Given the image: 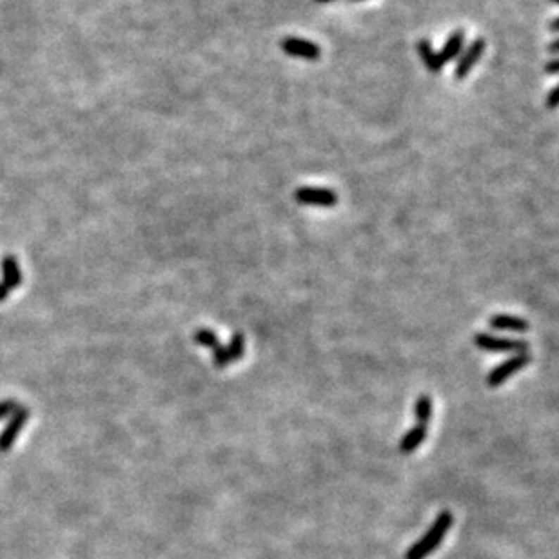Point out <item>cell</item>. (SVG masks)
Listing matches in <instances>:
<instances>
[{"label":"cell","instance_id":"cell-9","mask_svg":"<svg viewBox=\"0 0 559 559\" xmlns=\"http://www.w3.org/2000/svg\"><path fill=\"white\" fill-rule=\"evenodd\" d=\"M0 271H2V285L11 291V289L20 287L22 284V272L18 260L13 254H6L4 258L0 260Z\"/></svg>","mask_w":559,"mask_h":559},{"label":"cell","instance_id":"cell-14","mask_svg":"<svg viewBox=\"0 0 559 559\" xmlns=\"http://www.w3.org/2000/svg\"><path fill=\"white\" fill-rule=\"evenodd\" d=\"M414 413H416V420L417 423H429L430 416H432V401L427 394L417 396L416 400V407H414Z\"/></svg>","mask_w":559,"mask_h":559},{"label":"cell","instance_id":"cell-7","mask_svg":"<svg viewBox=\"0 0 559 559\" xmlns=\"http://www.w3.org/2000/svg\"><path fill=\"white\" fill-rule=\"evenodd\" d=\"M194 341L198 345H203V347H209L213 351V362H215L216 369H224L227 367L229 363V356H227V348L220 345V340L216 338V334L209 329H198L194 332Z\"/></svg>","mask_w":559,"mask_h":559},{"label":"cell","instance_id":"cell-8","mask_svg":"<svg viewBox=\"0 0 559 559\" xmlns=\"http://www.w3.org/2000/svg\"><path fill=\"white\" fill-rule=\"evenodd\" d=\"M282 49H284L287 55L296 56V58H306V61H316L320 56V48L310 40H303V39H294V37H289L282 42Z\"/></svg>","mask_w":559,"mask_h":559},{"label":"cell","instance_id":"cell-2","mask_svg":"<svg viewBox=\"0 0 559 559\" xmlns=\"http://www.w3.org/2000/svg\"><path fill=\"white\" fill-rule=\"evenodd\" d=\"M474 344L477 348L491 351V353H529V344L523 340H510V338H499V336L477 332L474 336Z\"/></svg>","mask_w":559,"mask_h":559},{"label":"cell","instance_id":"cell-17","mask_svg":"<svg viewBox=\"0 0 559 559\" xmlns=\"http://www.w3.org/2000/svg\"><path fill=\"white\" fill-rule=\"evenodd\" d=\"M546 108L548 109L559 108V84L555 87H552L551 93L546 95Z\"/></svg>","mask_w":559,"mask_h":559},{"label":"cell","instance_id":"cell-22","mask_svg":"<svg viewBox=\"0 0 559 559\" xmlns=\"http://www.w3.org/2000/svg\"><path fill=\"white\" fill-rule=\"evenodd\" d=\"M316 2H322V4H325V2H332V0H316Z\"/></svg>","mask_w":559,"mask_h":559},{"label":"cell","instance_id":"cell-19","mask_svg":"<svg viewBox=\"0 0 559 559\" xmlns=\"http://www.w3.org/2000/svg\"><path fill=\"white\" fill-rule=\"evenodd\" d=\"M9 296V289L6 285L0 284V301H4Z\"/></svg>","mask_w":559,"mask_h":559},{"label":"cell","instance_id":"cell-12","mask_svg":"<svg viewBox=\"0 0 559 559\" xmlns=\"http://www.w3.org/2000/svg\"><path fill=\"white\" fill-rule=\"evenodd\" d=\"M491 327L498 331H514V332H525L529 331V322L517 316H508V314H496L489 320Z\"/></svg>","mask_w":559,"mask_h":559},{"label":"cell","instance_id":"cell-23","mask_svg":"<svg viewBox=\"0 0 559 559\" xmlns=\"http://www.w3.org/2000/svg\"><path fill=\"white\" fill-rule=\"evenodd\" d=\"M552 2H555V4H559V0H552Z\"/></svg>","mask_w":559,"mask_h":559},{"label":"cell","instance_id":"cell-16","mask_svg":"<svg viewBox=\"0 0 559 559\" xmlns=\"http://www.w3.org/2000/svg\"><path fill=\"white\" fill-rule=\"evenodd\" d=\"M17 401L15 400H4L0 401V420H4V417L11 416V414L15 413V409H17Z\"/></svg>","mask_w":559,"mask_h":559},{"label":"cell","instance_id":"cell-13","mask_svg":"<svg viewBox=\"0 0 559 559\" xmlns=\"http://www.w3.org/2000/svg\"><path fill=\"white\" fill-rule=\"evenodd\" d=\"M427 432H429V427H427L425 423H417L416 427H413V429L401 438L400 451L403 452V454H410V452L416 451V448L425 441Z\"/></svg>","mask_w":559,"mask_h":559},{"label":"cell","instance_id":"cell-24","mask_svg":"<svg viewBox=\"0 0 559 559\" xmlns=\"http://www.w3.org/2000/svg\"><path fill=\"white\" fill-rule=\"evenodd\" d=\"M354 2H362V0H354Z\"/></svg>","mask_w":559,"mask_h":559},{"label":"cell","instance_id":"cell-11","mask_svg":"<svg viewBox=\"0 0 559 559\" xmlns=\"http://www.w3.org/2000/svg\"><path fill=\"white\" fill-rule=\"evenodd\" d=\"M463 46H465V33L461 30L454 31V33L448 34L447 42L444 44V48H441V51H439V56H441V61H444V64H447V62H452L456 61L458 56L463 53Z\"/></svg>","mask_w":559,"mask_h":559},{"label":"cell","instance_id":"cell-4","mask_svg":"<svg viewBox=\"0 0 559 559\" xmlns=\"http://www.w3.org/2000/svg\"><path fill=\"white\" fill-rule=\"evenodd\" d=\"M27 417H30V409L24 405H17L15 413L9 417L8 425L0 432V452H8L17 441L18 434L22 432V427L26 425Z\"/></svg>","mask_w":559,"mask_h":559},{"label":"cell","instance_id":"cell-10","mask_svg":"<svg viewBox=\"0 0 559 559\" xmlns=\"http://www.w3.org/2000/svg\"><path fill=\"white\" fill-rule=\"evenodd\" d=\"M417 53H420V58H422L423 65L429 69L430 73H441V69H444L445 64L444 61H441L439 53L432 48L430 40L427 39L420 40V42H417Z\"/></svg>","mask_w":559,"mask_h":559},{"label":"cell","instance_id":"cell-6","mask_svg":"<svg viewBox=\"0 0 559 559\" xmlns=\"http://www.w3.org/2000/svg\"><path fill=\"white\" fill-rule=\"evenodd\" d=\"M485 46H486L485 40L476 39L474 42H470L469 46H467V49H463V53L460 55V61H458L456 64V69H454V77H456V80H463V78H467V75L472 71L476 62L479 61L483 53H485Z\"/></svg>","mask_w":559,"mask_h":559},{"label":"cell","instance_id":"cell-15","mask_svg":"<svg viewBox=\"0 0 559 559\" xmlns=\"http://www.w3.org/2000/svg\"><path fill=\"white\" fill-rule=\"evenodd\" d=\"M227 348V356L229 362H238L241 356H244V351H246V344H244V334L240 332H234L231 338V344H229Z\"/></svg>","mask_w":559,"mask_h":559},{"label":"cell","instance_id":"cell-3","mask_svg":"<svg viewBox=\"0 0 559 559\" xmlns=\"http://www.w3.org/2000/svg\"><path fill=\"white\" fill-rule=\"evenodd\" d=\"M529 363H530L529 353L514 354V356H510L508 360H505L503 363H499L498 367H494V369L489 372V376H486V385H489L491 389H496V387H499V385H503V383L507 382L510 376L517 375V372H520L521 369H525Z\"/></svg>","mask_w":559,"mask_h":559},{"label":"cell","instance_id":"cell-20","mask_svg":"<svg viewBox=\"0 0 559 559\" xmlns=\"http://www.w3.org/2000/svg\"><path fill=\"white\" fill-rule=\"evenodd\" d=\"M548 51H551V53H559V39L552 40V42L548 44Z\"/></svg>","mask_w":559,"mask_h":559},{"label":"cell","instance_id":"cell-21","mask_svg":"<svg viewBox=\"0 0 559 559\" xmlns=\"http://www.w3.org/2000/svg\"><path fill=\"white\" fill-rule=\"evenodd\" d=\"M548 27H551V31H554V33H559V17L554 18V20L548 24Z\"/></svg>","mask_w":559,"mask_h":559},{"label":"cell","instance_id":"cell-1","mask_svg":"<svg viewBox=\"0 0 559 559\" xmlns=\"http://www.w3.org/2000/svg\"><path fill=\"white\" fill-rule=\"evenodd\" d=\"M452 523H454V516L451 510L439 512L438 517L432 521V525L429 527L422 538L417 539L409 551L405 552V559H427L432 552L444 543L445 536L451 530Z\"/></svg>","mask_w":559,"mask_h":559},{"label":"cell","instance_id":"cell-5","mask_svg":"<svg viewBox=\"0 0 559 559\" xmlns=\"http://www.w3.org/2000/svg\"><path fill=\"white\" fill-rule=\"evenodd\" d=\"M294 198L301 206L332 207L338 203V194L331 189H323V187H300L294 193Z\"/></svg>","mask_w":559,"mask_h":559},{"label":"cell","instance_id":"cell-18","mask_svg":"<svg viewBox=\"0 0 559 559\" xmlns=\"http://www.w3.org/2000/svg\"><path fill=\"white\" fill-rule=\"evenodd\" d=\"M545 73L548 75H558L559 73V58H554V61H548L545 64Z\"/></svg>","mask_w":559,"mask_h":559}]
</instances>
